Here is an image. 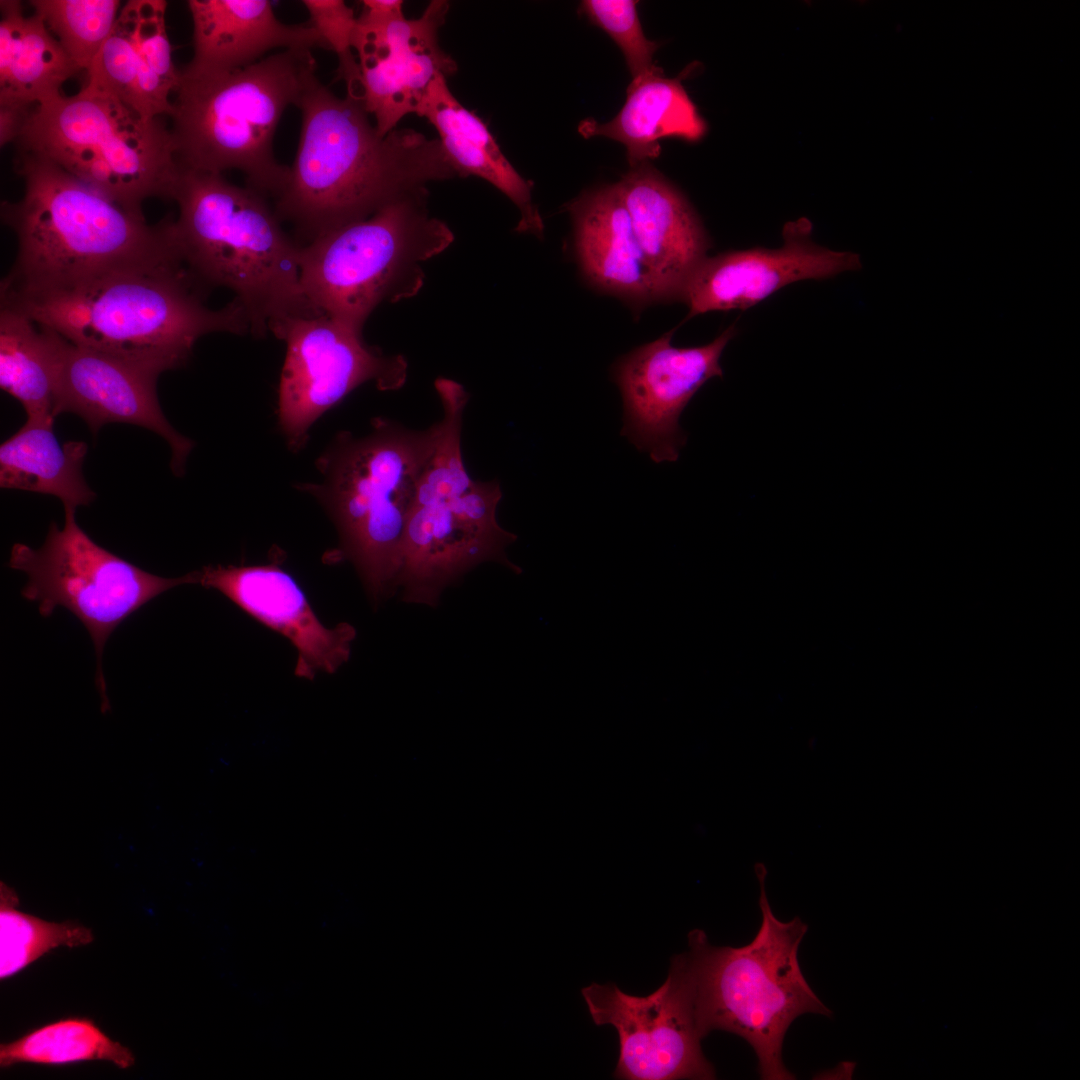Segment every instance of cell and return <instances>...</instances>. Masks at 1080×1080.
<instances>
[{
    "label": "cell",
    "instance_id": "1",
    "mask_svg": "<svg viewBox=\"0 0 1080 1080\" xmlns=\"http://www.w3.org/2000/svg\"><path fill=\"white\" fill-rule=\"evenodd\" d=\"M296 107L298 149L274 211L309 242L457 176L439 139L406 128L382 136L358 95L338 97L317 74Z\"/></svg>",
    "mask_w": 1080,
    "mask_h": 1080
},
{
    "label": "cell",
    "instance_id": "2",
    "mask_svg": "<svg viewBox=\"0 0 1080 1080\" xmlns=\"http://www.w3.org/2000/svg\"><path fill=\"white\" fill-rule=\"evenodd\" d=\"M198 282L180 252H174L53 287L0 295L1 304L73 344L161 374L185 365L196 341L206 334L251 332L236 299L211 309Z\"/></svg>",
    "mask_w": 1080,
    "mask_h": 1080
},
{
    "label": "cell",
    "instance_id": "3",
    "mask_svg": "<svg viewBox=\"0 0 1080 1080\" xmlns=\"http://www.w3.org/2000/svg\"><path fill=\"white\" fill-rule=\"evenodd\" d=\"M20 200L1 203L18 251L1 292L61 285L117 265L178 251L173 219L149 225L53 162L28 153L15 160Z\"/></svg>",
    "mask_w": 1080,
    "mask_h": 1080
},
{
    "label": "cell",
    "instance_id": "4",
    "mask_svg": "<svg viewBox=\"0 0 1080 1080\" xmlns=\"http://www.w3.org/2000/svg\"><path fill=\"white\" fill-rule=\"evenodd\" d=\"M173 232L198 281L230 289L245 309L251 333L262 337L274 320L319 314L300 284L301 245L265 197L221 174L183 169L173 196Z\"/></svg>",
    "mask_w": 1080,
    "mask_h": 1080
},
{
    "label": "cell",
    "instance_id": "5",
    "mask_svg": "<svg viewBox=\"0 0 1080 1080\" xmlns=\"http://www.w3.org/2000/svg\"><path fill=\"white\" fill-rule=\"evenodd\" d=\"M371 431L337 434L317 461L320 483L305 484L335 523L332 560H349L374 604L396 592L405 523L439 440L441 420L413 430L376 417Z\"/></svg>",
    "mask_w": 1080,
    "mask_h": 1080
},
{
    "label": "cell",
    "instance_id": "6",
    "mask_svg": "<svg viewBox=\"0 0 1080 1080\" xmlns=\"http://www.w3.org/2000/svg\"><path fill=\"white\" fill-rule=\"evenodd\" d=\"M759 882L760 927L741 947L714 946L706 933L688 934L686 951L704 1037L721 1030L743 1038L756 1054L764 1080L795 1079L784 1065L782 1046L791 1023L807 1013L831 1017L805 979L798 949L808 926L796 916L779 920L769 903L762 862L754 865Z\"/></svg>",
    "mask_w": 1080,
    "mask_h": 1080
},
{
    "label": "cell",
    "instance_id": "7",
    "mask_svg": "<svg viewBox=\"0 0 1080 1080\" xmlns=\"http://www.w3.org/2000/svg\"><path fill=\"white\" fill-rule=\"evenodd\" d=\"M316 70L305 48L281 50L232 72L180 70L169 116L180 166L215 174L237 169L249 188L276 199L289 175L274 153L276 130Z\"/></svg>",
    "mask_w": 1080,
    "mask_h": 1080
},
{
    "label": "cell",
    "instance_id": "8",
    "mask_svg": "<svg viewBox=\"0 0 1080 1080\" xmlns=\"http://www.w3.org/2000/svg\"><path fill=\"white\" fill-rule=\"evenodd\" d=\"M442 407L441 434L407 515L395 582L403 601L430 607L438 605L446 588L483 563L522 571L506 554L517 535L497 521L503 496L499 482L473 480L463 462L466 402L451 396Z\"/></svg>",
    "mask_w": 1080,
    "mask_h": 1080
},
{
    "label": "cell",
    "instance_id": "9",
    "mask_svg": "<svg viewBox=\"0 0 1080 1080\" xmlns=\"http://www.w3.org/2000/svg\"><path fill=\"white\" fill-rule=\"evenodd\" d=\"M14 143L137 215L148 198L173 199L182 173L170 129L89 82L36 105Z\"/></svg>",
    "mask_w": 1080,
    "mask_h": 1080
},
{
    "label": "cell",
    "instance_id": "10",
    "mask_svg": "<svg viewBox=\"0 0 1080 1080\" xmlns=\"http://www.w3.org/2000/svg\"><path fill=\"white\" fill-rule=\"evenodd\" d=\"M426 198L427 191L406 196L301 246L300 284L313 310L362 331L381 302L415 295L423 262L454 239Z\"/></svg>",
    "mask_w": 1080,
    "mask_h": 1080
},
{
    "label": "cell",
    "instance_id": "11",
    "mask_svg": "<svg viewBox=\"0 0 1080 1080\" xmlns=\"http://www.w3.org/2000/svg\"><path fill=\"white\" fill-rule=\"evenodd\" d=\"M64 510V526L60 529L51 522L38 549L15 543L8 566L26 574L21 595L38 602L41 616L48 617L61 606L86 627L97 658L96 681L104 690L101 658L111 633L161 593L197 584L196 571L177 578L146 572L93 541L77 524L75 508Z\"/></svg>",
    "mask_w": 1080,
    "mask_h": 1080
},
{
    "label": "cell",
    "instance_id": "12",
    "mask_svg": "<svg viewBox=\"0 0 1080 1080\" xmlns=\"http://www.w3.org/2000/svg\"><path fill=\"white\" fill-rule=\"evenodd\" d=\"M286 345L277 416L291 449H300L313 423L355 388L374 382L401 388L407 361L367 345L361 332L325 314L286 316L268 326Z\"/></svg>",
    "mask_w": 1080,
    "mask_h": 1080
},
{
    "label": "cell",
    "instance_id": "13",
    "mask_svg": "<svg viewBox=\"0 0 1080 1080\" xmlns=\"http://www.w3.org/2000/svg\"><path fill=\"white\" fill-rule=\"evenodd\" d=\"M581 993L594 1024L610 1025L618 1033L615 1078H716L715 1068L701 1048L705 1037L686 952L671 958L666 980L648 995L627 994L614 983H592Z\"/></svg>",
    "mask_w": 1080,
    "mask_h": 1080
},
{
    "label": "cell",
    "instance_id": "14",
    "mask_svg": "<svg viewBox=\"0 0 1080 1080\" xmlns=\"http://www.w3.org/2000/svg\"><path fill=\"white\" fill-rule=\"evenodd\" d=\"M673 330L621 356L612 376L623 402L625 436L655 463L675 462L687 442L680 417L698 390L722 377L720 358L736 335L735 325L710 343L675 347Z\"/></svg>",
    "mask_w": 1080,
    "mask_h": 1080
},
{
    "label": "cell",
    "instance_id": "15",
    "mask_svg": "<svg viewBox=\"0 0 1080 1080\" xmlns=\"http://www.w3.org/2000/svg\"><path fill=\"white\" fill-rule=\"evenodd\" d=\"M448 9L447 1L433 0L416 19L375 23L357 17L353 50L359 65L358 95L382 136L417 112L439 74L456 72V62L438 41Z\"/></svg>",
    "mask_w": 1080,
    "mask_h": 1080
},
{
    "label": "cell",
    "instance_id": "16",
    "mask_svg": "<svg viewBox=\"0 0 1080 1080\" xmlns=\"http://www.w3.org/2000/svg\"><path fill=\"white\" fill-rule=\"evenodd\" d=\"M43 328L50 337L56 362V415L76 414L93 433L109 423H127L149 429L167 441L171 449V470L182 476L193 442L177 432L161 410L157 396L160 374L119 357L73 344Z\"/></svg>",
    "mask_w": 1080,
    "mask_h": 1080
},
{
    "label": "cell",
    "instance_id": "17",
    "mask_svg": "<svg viewBox=\"0 0 1080 1080\" xmlns=\"http://www.w3.org/2000/svg\"><path fill=\"white\" fill-rule=\"evenodd\" d=\"M810 221L783 228L779 248H751L706 256L687 278L679 299L688 317L710 311L745 310L781 288L803 280L832 278L862 267L860 255L817 245Z\"/></svg>",
    "mask_w": 1080,
    "mask_h": 1080
},
{
    "label": "cell",
    "instance_id": "18",
    "mask_svg": "<svg viewBox=\"0 0 1080 1080\" xmlns=\"http://www.w3.org/2000/svg\"><path fill=\"white\" fill-rule=\"evenodd\" d=\"M197 584L215 589L244 612L286 637L297 649L294 674L313 679L332 674L351 656L356 630L349 623L326 627L295 579L276 561L261 565H209Z\"/></svg>",
    "mask_w": 1080,
    "mask_h": 1080
},
{
    "label": "cell",
    "instance_id": "19",
    "mask_svg": "<svg viewBox=\"0 0 1080 1080\" xmlns=\"http://www.w3.org/2000/svg\"><path fill=\"white\" fill-rule=\"evenodd\" d=\"M163 0H130L87 71V82L146 120L170 116L180 71L172 58Z\"/></svg>",
    "mask_w": 1080,
    "mask_h": 1080
},
{
    "label": "cell",
    "instance_id": "20",
    "mask_svg": "<svg viewBox=\"0 0 1080 1080\" xmlns=\"http://www.w3.org/2000/svg\"><path fill=\"white\" fill-rule=\"evenodd\" d=\"M577 257L588 280L633 305L669 300L634 232L615 184L586 191L565 205Z\"/></svg>",
    "mask_w": 1080,
    "mask_h": 1080
},
{
    "label": "cell",
    "instance_id": "21",
    "mask_svg": "<svg viewBox=\"0 0 1080 1080\" xmlns=\"http://www.w3.org/2000/svg\"><path fill=\"white\" fill-rule=\"evenodd\" d=\"M644 255L669 300L707 256L709 238L685 196L650 162L616 183Z\"/></svg>",
    "mask_w": 1080,
    "mask_h": 1080
},
{
    "label": "cell",
    "instance_id": "22",
    "mask_svg": "<svg viewBox=\"0 0 1080 1080\" xmlns=\"http://www.w3.org/2000/svg\"><path fill=\"white\" fill-rule=\"evenodd\" d=\"M194 54L182 70L226 73L248 67L275 49H328L315 27L289 25L267 0H189Z\"/></svg>",
    "mask_w": 1080,
    "mask_h": 1080
},
{
    "label": "cell",
    "instance_id": "23",
    "mask_svg": "<svg viewBox=\"0 0 1080 1080\" xmlns=\"http://www.w3.org/2000/svg\"><path fill=\"white\" fill-rule=\"evenodd\" d=\"M446 76L428 87L416 112L437 130L442 149L457 176H477L505 194L519 209L518 232L541 237L543 220L531 197L533 183L507 160L487 125L452 94Z\"/></svg>",
    "mask_w": 1080,
    "mask_h": 1080
},
{
    "label": "cell",
    "instance_id": "24",
    "mask_svg": "<svg viewBox=\"0 0 1080 1080\" xmlns=\"http://www.w3.org/2000/svg\"><path fill=\"white\" fill-rule=\"evenodd\" d=\"M706 131V122L680 78H667L664 71L631 81L624 105L610 121L585 118L578 125L586 139L601 136L623 144L630 167L657 158L662 138L695 142Z\"/></svg>",
    "mask_w": 1080,
    "mask_h": 1080
},
{
    "label": "cell",
    "instance_id": "25",
    "mask_svg": "<svg viewBox=\"0 0 1080 1080\" xmlns=\"http://www.w3.org/2000/svg\"><path fill=\"white\" fill-rule=\"evenodd\" d=\"M0 108L31 109L60 94L80 69L36 13L0 1Z\"/></svg>",
    "mask_w": 1080,
    "mask_h": 1080
},
{
    "label": "cell",
    "instance_id": "26",
    "mask_svg": "<svg viewBox=\"0 0 1080 1080\" xmlns=\"http://www.w3.org/2000/svg\"><path fill=\"white\" fill-rule=\"evenodd\" d=\"M52 418H27L0 446V486L59 498L64 508L88 505L95 498L82 466L87 444L60 443Z\"/></svg>",
    "mask_w": 1080,
    "mask_h": 1080
},
{
    "label": "cell",
    "instance_id": "27",
    "mask_svg": "<svg viewBox=\"0 0 1080 1080\" xmlns=\"http://www.w3.org/2000/svg\"><path fill=\"white\" fill-rule=\"evenodd\" d=\"M0 387L27 418H56L57 373L47 331L7 305L0 309Z\"/></svg>",
    "mask_w": 1080,
    "mask_h": 1080
},
{
    "label": "cell",
    "instance_id": "28",
    "mask_svg": "<svg viewBox=\"0 0 1080 1080\" xmlns=\"http://www.w3.org/2000/svg\"><path fill=\"white\" fill-rule=\"evenodd\" d=\"M88 1061H105L128 1069L134 1065L135 1057L93 1020L79 1017L45 1024L0 1045L2 1068L22 1063L56 1066Z\"/></svg>",
    "mask_w": 1080,
    "mask_h": 1080
},
{
    "label": "cell",
    "instance_id": "29",
    "mask_svg": "<svg viewBox=\"0 0 1080 1080\" xmlns=\"http://www.w3.org/2000/svg\"><path fill=\"white\" fill-rule=\"evenodd\" d=\"M19 898L0 883V978L14 976L47 952L90 944L92 930L73 921L50 922L18 910Z\"/></svg>",
    "mask_w": 1080,
    "mask_h": 1080
},
{
    "label": "cell",
    "instance_id": "30",
    "mask_svg": "<svg viewBox=\"0 0 1080 1080\" xmlns=\"http://www.w3.org/2000/svg\"><path fill=\"white\" fill-rule=\"evenodd\" d=\"M118 0H33L34 13L45 22L65 52L88 71L110 35L120 11Z\"/></svg>",
    "mask_w": 1080,
    "mask_h": 1080
},
{
    "label": "cell",
    "instance_id": "31",
    "mask_svg": "<svg viewBox=\"0 0 1080 1080\" xmlns=\"http://www.w3.org/2000/svg\"><path fill=\"white\" fill-rule=\"evenodd\" d=\"M637 4L633 0H584L578 7L579 14L605 31L620 48L632 81L663 72L653 61L659 44L645 36Z\"/></svg>",
    "mask_w": 1080,
    "mask_h": 1080
},
{
    "label": "cell",
    "instance_id": "32",
    "mask_svg": "<svg viewBox=\"0 0 1080 1080\" xmlns=\"http://www.w3.org/2000/svg\"><path fill=\"white\" fill-rule=\"evenodd\" d=\"M302 4L310 16V24L337 55V78L345 82L347 92L357 94L359 65L353 50L357 24L354 10L343 0H303Z\"/></svg>",
    "mask_w": 1080,
    "mask_h": 1080
},
{
    "label": "cell",
    "instance_id": "33",
    "mask_svg": "<svg viewBox=\"0 0 1080 1080\" xmlns=\"http://www.w3.org/2000/svg\"><path fill=\"white\" fill-rule=\"evenodd\" d=\"M359 19L368 22H386L404 17L401 0H364Z\"/></svg>",
    "mask_w": 1080,
    "mask_h": 1080
}]
</instances>
